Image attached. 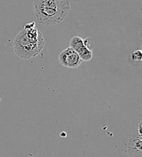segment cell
Returning <instances> with one entry per match:
<instances>
[{
	"label": "cell",
	"mask_w": 142,
	"mask_h": 157,
	"mask_svg": "<svg viewBox=\"0 0 142 157\" xmlns=\"http://www.w3.org/2000/svg\"><path fill=\"white\" fill-rule=\"evenodd\" d=\"M128 63L132 67H139L142 65V52L141 50H136L130 53L128 56Z\"/></svg>",
	"instance_id": "5b68a950"
},
{
	"label": "cell",
	"mask_w": 142,
	"mask_h": 157,
	"mask_svg": "<svg viewBox=\"0 0 142 157\" xmlns=\"http://www.w3.org/2000/svg\"><path fill=\"white\" fill-rule=\"evenodd\" d=\"M132 141H131L128 144L129 149L132 151H141L142 150V136L139 135V136L136 137L132 139Z\"/></svg>",
	"instance_id": "8992f818"
},
{
	"label": "cell",
	"mask_w": 142,
	"mask_h": 157,
	"mask_svg": "<svg viewBox=\"0 0 142 157\" xmlns=\"http://www.w3.org/2000/svg\"><path fill=\"white\" fill-rule=\"evenodd\" d=\"M59 60L62 66L70 68L78 67L82 62L79 55L70 47L61 52L59 56Z\"/></svg>",
	"instance_id": "277c9868"
},
{
	"label": "cell",
	"mask_w": 142,
	"mask_h": 157,
	"mask_svg": "<svg viewBox=\"0 0 142 157\" xmlns=\"http://www.w3.org/2000/svg\"><path fill=\"white\" fill-rule=\"evenodd\" d=\"M33 5L37 22L46 26L61 23L70 10V0H34Z\"/></svg>",
	"instance_id": "7a4b0ae2"
},
{
	"label": "cell",
	"mask_w": 142,
	"mask_h": 157,
	"mask_svg": "<svg viewBox=\"0 0 142 157\" xmlns=\"http://www.w3.org/2000/svg\"><path fill=\"white\" fill-rule=\"evenodd\" d=\"M138 134L139 135L142 136V122L140 121L139 125V131H138Z\"/></svg>",
	"instance_id": "52a82bcc"
},
{
	"label": "cell",
	"mask_w": 142,
	"mask_h": 157,
	"mask_svg": "<svg viewBox=\"0 0 142 157\" xmlns=\"http://www.w3.org/2000/svg\"><path fill=\"white\" fill-rule=\"evenodd\" d=\"M88 40V38L83 39L74 36L70 41V47L79 55L82 61H90L93 58V51L89 47Z\"/></svg>",
	"instance_id": "3957f363"
},
{
	"label": "cell",
	"mask_w": 142,
	"mask_h": 157,
	"mask_svg": "<svg viewBox=\"0 0 142 157\" xmlns=\"http://www.w3.org/2000/svg\"><path fill=\"white\" fill-rule=\"evenodd\" d=\"M42 33L36 27L35 22L27 23L13 39V50L21 59H31L37 56L45 46Z\"/></svg>",
	"instance_id": "6da1fadb"
}]
</instances>
